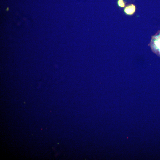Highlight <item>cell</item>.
Instances as JSON below:
<instances>
[{"instance_id":"cell-1","label":"cell","mask_w":160,"mask_h":160,"mask_svg":"<svg viewBox=\"0 0 160 160\" xmlns=\"http://www.w3.org/2000/svg\"><path fill=\"white\" fill-rule=\"evenodd\" d=\"M149 45L152 51L160 57V30L152 36Z\"/></svg>"},{"instance_id":"cell-2","label":"cell","mask_w":160,"mask_h":160,"mask_svg":"<svg viewBox=\"0 0 160 160\" xmlns=\"http://www.w3.org/2000/svg\"><path fill=\"white\" fill-rule=\"evenodd\" d=\"M135 6L132 4L126 6L124 9V11L127 14L132 15L135 12Z\"/></svg>"},{"instance_id":"cell-3","label":"cell","mask_w":160,"mask_h":160,"mask_svg":"<svg viewBox=\"0 0 160 160\" xmlns=\"http://www.w3.org/2000/svg\"><path fill=\"white\" fill-rule=\"evenodd\" d=\"M118 4L119 6L122 7L125 6V3L123 0H118Z\"/></svg>"}]
</instances>
